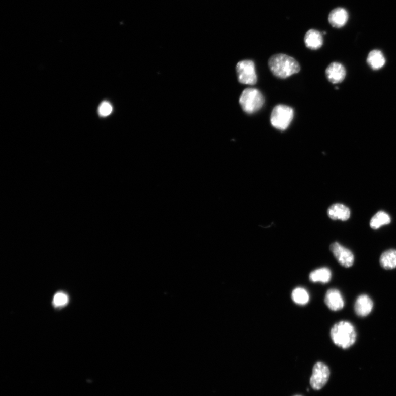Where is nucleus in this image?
Returning <instances> with one entry per match:
<instances>
[{
	"mask_svg": "<svg viewBox=\"0 0 396 396\" xmlns=\"http://www.w3.org/2000/svg\"><path fill=\"white\" fill-rule=\"evenodd\" d=\"M325 303L332 311L337 312L345 306V301L339 290L332 288L327 290L325 296Z\"/></svg>",
	"mask_w": 396,
	"mask_h": 396,
	"instance_id": "1a4fd4ad",
	"label": "nucleus"
},
{
	"mask_svg": "<svg viewBox=\"0 0 396 396\" xmlns=\"http://www.w3.org/2000/svg\"><path fill=\"white\" fill-rule=\"evenodd\" d=\"M268 64L272 74L281 79L287 78L300 71L299 62L292 57L285 54H279L272 56L269 59Z\"/></svg>",
	"mask_w": 396,
	"mask_h": 396,
	"instance_id": "f257e3e1",
	"label": "nucleus"
},
{
	"mask_svg": "<svg viewBox=\"0 0 396 396\" xmlns=\"http://www.w3.org/2000/svg\"><path fill=\"white\" fill-rule=\"evenodd\" d=\"M264 97L260 90L256 88H247L242 92L239 103L242 110L248 114L259 111L264 104Z\"/></svg>",
	"mask_w": 396,
	"mask_h": 396,
	"instance_id": "7ed1b4c3",
	"label": "nucleus"
},
{
	"mask_svg": "<svg viewBox=\"0 0 396 396\" xmlns=\"http://www.w3.org/2000/svg\"><path fill=\"white\" fill-rule=\"evenodd\" d=\"M68 298L67 295L62 293H58L54 297V303L57 306H62L65 305L68 303Z\"/></svg>",
	"mask_w": 396,
	"mask_h": 396,
	"instance_id": "aec40b11",
	"label": "nucleus"
},
{
	"mask_svg": "<svg viewBox=\"0 0 396 396\" xmlns=\"http://www.w3.org/2000/svg\"><path fill=\"white\" fill-rule=\"evenodd\" d=\"M238 80L243 84L254 85L257 83V77L255 63L253 61L243 60L236 65Z\"/></svg>",
	"mask_w": 396,
	"mask_h": 396,
	"instance_id": "39448f33",
	"label": "nucleus"
},
{
	"mask_svg": "<svg viewBox=\"0 0 396 396\" xmlns=\"http://www.w3.org/2000/svg\"><path fill=\"white\" fill-rule=\"evenodd\" d=\"M380 263L386 270L396 268V250L389 249L383 253L380 256Z\"/></svg>",
	"mask_w": 396,
	"mask_h": 396,
	"instance_id": "dca6fc26",
	"label": "nucleus"
},
{
	"mask_svg": "<svg viewBox=\"0 0 396 396\" xmlns=\"http://www.w3.org/2000/svg\"><path fill=\"white\" fill-rule=\"evenodd\" d=\"M330 250L335 258L341 265L345 268L353 266L354 262V256L351 250L343 247L338 242H335L330 246Z\"/></svg>",
	"mask_w": 396,
	"mask_h": 396,
	"instance_id": "0eeeda50",
	"label": "nucleus"
},
{
	"mask_svg": "<svg viewBox=\"0 0 396 396\" xmlns=\"http://www.w3.org/2000/svg\"><path fill=\"white\" fill-rule=\"evenodd\" d=\"M373 307L374 303L371 297L367 294H361L355 301L354 310L358 316L366 317L371 314Z\"/></svg>",
	"mask_w": 396,
	"mask_h": 396,
	"instance_id": "9d476101",
	"label": "nucleus"
},
{
	"mask_svg": "<svg viewBox=\"0 0 396 396\" xmlns=\"http://www.w3.org/2000/svg\"><path fill=\"white\" fill-rule=\"evenodd\" d=\"M332 277L331 270L326 267L315 269L310 273L309 276L310 281L321 283H328L331 280Z\"/></svg>",
	"mask_w": 396,
	"mask_h": 396,
	"instance_id": "2eb2a0df",
	"label": "nucleus"
},
{
	"mask_svg": "<svg viewBox=\"0 0 396 396\" xmlns=\"http://www.w3.org/2000/svg\"><path fill=\"white\" fill-rule=\"evenodd\" d=\"M304 41L307 47L311 50H318L323 45L321 33L315 29L309 30L305 35Z\"/></svg>",
	"mask_w": 396,
	"mask_h": 396,
	"instance_id": "ddd939ff",
	"label": "nucleus"
},
{
	"mask_svg": "<svg viewBox=\"0 0 396 396\" xmlns=\"http://www.w3.org/2000/svg\"><path fill=\"white\" fill-rule=\"evenodd\" d=\"M292 299L297 305H306L309 301V295L307 290L302 287L295 288L292 293Z\"/></svg>",
	"mask_w": 396,
	"mask_h": 396,
	"instance_id": "a211bd4d",
	"label": "nucleus"
},
{
	"mask_svg": "<svg viewBox=\"0 0 396 396\" xmlns=\"http://www.w3.org/2000/svg\"><path fill=\"white\" fill-rule=\"evenodd\" d=\"M294 110L286 105H277L270 116V122L275 128L285 130L293 120Z\"/></svg>",
	"mask_w": 396,
	"mask_h": 396,
	"instance_id": "20e7f679",
	"label": "nucleus"
},
{
	"mask_svg": "<svg viewBox=\"0 0 396 396\" xmlns=\"http://www.w3.org/2000/svg\"><path fill=\"white\" fill-rule=\"evenodd\" d=\"M330 371L327 365L322 362H316L313 369L310 385L315 390H320L325 386L329 379Z\"/></svg>",
	"mask_w": 396,
	"mask_h": 396,
	"instance_id": "423d86ee",
	"label": "nucleus"
},
{
	"mask_svg": "<svg viewBox=\"0 0 396 396\" xmlns=\"http://www.w3.org/2000/svg\"><path fill=\"white\" fill-rule=\"evenodd\" d=\"M349 15L345 9L338 8L334 9L329 13L328 22L333 27L341 28L344 26L348 21Z\"/></svg>",
	"mask_w": 396,
	"mask_h": 396,
	"instance_id": "9b49d317",
	"label": "nucleus"
},
{
	"mask_svg": "<svg viewBox=\"0 0 396 396\" xmlns=\"http://www.w3.org/2000/svg\"><path fill=\"white\" fill-rule=\"evenodd\" d=\"M328 81L333 84H339L345 80L347 71L342 63L334 62L330 64L325 71Z\"/></svg>",
	"mask_w": 396,
	"mask_h": 396,
	"instance_id": "6e6552de",
	"label": "nucleus"
},
{
	"mask_svg": "<svg viewBox=\"0 0 396 396\" xmlns=\"http://www.w3.org/2000/svg\"><path fill=\"white\" fill-rule=\"evenodd\" d=\"M386 58L382 52L373 50L369 53L367 62L370 68L375 71L381 69L386 64Z\"/></svg>",
	"mask_w": 396,
	"mask_h": 396,
	"instance_id": "4468645a",
	"label": "nucleus"
},
{
	"mask_svg": "<svg viewBox=\"0 0 396 396\" xmlns=\"http://www.w3.org/2000/svg\"><path fill=\"white\" fill-rule=\"evenodd\" d=\"M390 216L385 211H380L376 213L370 222V226L373 229H377L382 226L390 223Z\"/></svg>",
	"mask_w": 396,
	"mask_h": 396,
	"instance_id": "f3484780",
	"label": "nucleus"
},
{
	"mask_svg": "<svg viewBox=\"0 0 396 396\" xmlns=\"http://www.w3.org/2000/svg\"><path fill=\"white\" fill-rule=\"evenodd\" d=\"M295 396H301V395H295Z\"/></svg>",
	"mask_w": 396,
	"mask_h": 396,
	"instance_id": "412c9836",
	"label": "nucleus"
},
{
	"mask_svg": "<svg viewBox=\"0 0 396 396\" xmlns=\"http://www.w3.org/2000/svg\"><path fill=\"white\" fill-rule=\"evenodd\" d=\"M112 107L108 102H103L98 109V114L102 117H107L111 114Z\"/></svg>",
	"mask_w": 396,
	"mask_h": 396,
	"instance_id": "6ab92c4d",
	"label": "nucleus"
},
{
	"mask_svg": "<svg viewBox=\"0 0 396 396\" xmlns=\"http://www.w3.org/2000/svg\"><path fill=\"white\" fill-rule=\"evenodd\" d=\"M330 335L335 344L343 349L352 347L357 336L352 323L347 321L336 323L331 329Z\"/></svg>",
	"mask_w": 396,
	"mask_h": 396,
	"instance_id": "f03ea898",
	"label": "nucleus"
},
{
	"mask_svg": "<svg viewBox=\"0 0 396 396\" xmlns=\"http://www.w3.org/2000/svg\"><path fill=\"white\" fill-rule=\"evenodd\" d=\"M327 215L330 219L334 220L347 221L351 216V211L345 205L336 203L328 209Z\"/></svg>",
	"mask_w": 396,
	"mask_h": 396,
	"instance_id": "f8f14e48",
	"label": "nucleus"
}]
</instances>
